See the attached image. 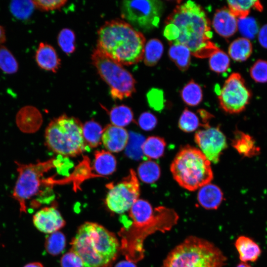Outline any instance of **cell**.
<instances>
[{
  "label": "cell",
  "instance_id": "1",
  "mask_svg": "<svg viewBox=\"0 0 267 267\" xmlns=\"http://www.w3.org/2000/svg\"><path fill=\"white\" fill-rule=\"evenodd\" d=\"M164 35L170 44L186 46L197 58L209 57L219 50L211 40V22L203 8L188 0L178 4L165 21Z\"/></svg>",
  "mask_w": 267,
  "mask_h": 267
},
{
  "label": "cell",
  "instance_id": "2",
  "mask_svg": "<svg viewBox=\"0 0 267 267\" xmlns=\"http://www.w3.org/2000/svg\"><path fill=\"white\" fill-rule=\"evenodd\" d=\"M145 39L123 20L106 21L97 32V48L122 65H132L143 58Z\"/></svg>",
  "mask_w": 267,
  "mask_h": 267
},
{
  "label": "cell",
  "instance_id": "3",
  "mask_svg": "<svg viewBox=\"0 0 267 267\" xmlns=\"http://www.w3.org/2000/svg\"><path fill=\"white\" fill-rule=\"evenodd\" d=\"M71 245V250L81 258L84 267H108L116 259L120 247L113 233L90 222L79 227Z\"/></svg>",
  "mask_w": 267,
  "mask_h": 267
},
{
  "label": "cell",
  "instance_id": "4",
  "mask_svg": "<svg viewBox=\"0 0 267 267\" xmlns=\"http://www.w3.org/2000/svg\"><path fill=\"white\" fill-rule=\"evenodd\" d=\"M227 258L212 242L191 236L167 255L162 267H223Z\"/></svg>",
  "mask_w": 267,
  "mask_h": 267
},
{
  "label": "cell",
  "instance_id": "5",
  "mask_svg": "<svg viewBox=\"0 0 267 267\" xmlns=\"http://www.w3.org/2000/svg\"><path fill=\"white\" fill-rule=\"evenodd\" d=\"M170 170L178 184L189 191L200 188L213 178L211 162L199 149L189 145L178 151Z\"/></svg>",
  "mask_w": 267,
  "mask_h": 267
},
{
  "label": "cell",
  "instance_id": "6",
  "mask_svg": "<svg viewBox=\"0 0 267 267\" xmlns=\"http://www.w3.org/2000/svg\"><path fill=\"white\" fill-rule=\"evenodd\" d=\"M47 148L63 156L75 157L86 149L83 125L74 117L62 115L51 121L44 134Z\"/></svg>",
  "mask_w": 267,
  "mask_h": 267
},
{
  "label": "cell",
  "instance_id": "7",
  "mask_svg": "<svg viewBox=\"0 0 267 267\" xmlns=\"http://www.w3.org/2000/svg\"><path fill=\"white\" fill-rule=\"evenodd\" d=\"M58 162L59 160L55 159L28 164L15 162L18 177L12 197L19 203L21 213H26L27 202L34 197L40 196L43 187L47 183L44 178V175L56 167Z\"/></svg>",
  "mask_w": 267,
  "mask_h": 267
},
{
  "label": "cell",
  "instance_id": "8",
  "mask_svg": "<svg viewBox=\"0 0 267 267\" xmlns=\"http://www.w3.org/2000/svg\"><path fill=\"white\" fill-rule=\"evenodd\" d=\"M91 59L100 77L110 88L113 99L122 100L135 92V80L122 65L110 59L97 48L93 51Z\"/></svg>",
  "mask_w": 267,
  "mask_h": 267
},
{
  "label": "cell",
  "instance_id": "9",
  "mask_svg": "<svg viewBox=\"0 0 267 267\" xmlns=\"http://www.w3.org/2000/svg\"><path fill=\"white\" fill-rule=\"evenodd\" d=\"M164 9V3L159 0H124L120 5L123 20L141 33L158 27Z\"/></svg>",
  "mask_w": 267,
  "mask_h": 267
},
{
  "label": "cell",
  "instance_id": "10",
  "mask_svg": "<svg viewBox=\"0 0 267 267\" xmlns=\"http://www.w3.org/2000/svg\"><path fill=\"white\" fill-rule=\"evenodd\" d=\"M105 203L108 208L116 214H123L130 210L138 199L139 183L135 172L130 170L129 174L115 184L107 185Z\"/></svg>",
  "mask_w": 267,
  "mask_h": 267
},
{
  "label": "cell",
  "instance_id": "11",
  "mask_svg": "<svg viewBox=\"0 0 267 267\" xmlns=\"http://www.w3.org/2000/svg\"><path fill=\"white\" fill-rule=\"evenodd\" d=\"M217 94L220 107L230 114H238L244 111L252 98L251 91L238 73H232Z\"/></svg>",
  "mask_w": 267,
  "mask_h": 267
},
{
  "label": "cell",
  "instance_id": "12",
  "mask_svg": "<svg viewBox=\"0 0 267 267\" xmlns=\"http://www.w3.org/2000/svg\"><path fill=\"white\" fill-rule=\"evenodd\" d=\"M194 140L199 149L214 163L219 162L221 154L227 146L226 137L219 127L209 126L197 131Z\"/></svg>",
  "mask_w": 267,
  "mask_h": 267
},
{
  "label": "cell",
  "instance_id": "13",
  "mask_svg": "<svg viewBox=\"0 0 267 267\" xmlns=\"http://www.w3.org/2000/svg\"><path fill=\"white\" fill-rule=\"evenodd\" d=\"M35 227L45 233L57 231L65 224L60 212L54 207H46L38 211L33 216Z\"/></svg>",
  "mask_w": 267,
  "mask_h": 267
},
{
  "label": "cell",
  "instance_id": "14",
  "mask_svg": "<svg viewBox=\"0 0 267 267\" xmlns=\"http://www.w3.org/2000/svg\"><path fill=\"white\" fill-rule=\"evenodd\" d=\"M129 139L127 131L123 127L112 124L103 129L101 142L110 152H119L126 147Z\"/></svg>",
  "mask_w": 267,
  "mask_h": 267
},
{
  "label": "cell",
  "instance_id": "15",
  "mask_svg": "<svg viewBox=\"0 0 267 267\" xmlns=\"http://www.w3.org/2000/svg\"><path fill=\"white\" fill-rule=\"evenodd\" d=\"M212 24L216 32L224 38L231 37L238 30V20L226 7L216 10Z\"/></svg>",
  "mask_w": 267,
  "mask_h": 267
},
{
  "label": "cell",
  "instance_id": "16",
  "mask_svg": "<svg viewBox=\"0 0 267 267\" xmlns=\"http://www.w3.org/2000/svg\"><path fill=\"white\" fill-rule=\"evenodd\" d=\"M16 123L19 130L25 133H34L41 127L43 117L40 111L33 106L21 108L16 116Z\"/></svg>",
  "mask_w": 267,
  "mask_h": 267
},
{
  "label": "cell",
  "instance_id": "17",
  "mask_svg": "<svg viewBox=\"0 0 267 267\" xmlns=\"http://www.w3.org/2000/svg\"><path fill=\"white\" fill-rule=\"evenodd\" d=\"M35 59L41 69L56 73L61 65V60L51 45L40 43L36 52Z\"/></svg>",
  "mask_w": 267,
  "mask_h": 267
},
{
  "label": "cell",
  "instance_id": "18",
  "mask_svg": "<svg viewBox=\"0 0 267 267\" xmlns=\"http://www.w3.org/2000/svg\"><path fill=\"white\" fill-rule=\"evenodd\" d=\"M232 146L244 157L252 158L261 153V148L250 134L238 130L234 132Z\"/></svg>",
  "mask_w": 267,
  "mask_h": 267
},
{
  "label": "cell",
  "instance_id": "19",
  "mask_svg": "<svg viewBox=\"0 0 267 267\" xmlns=\"http://www.w3.org/2000/svg\"><path fill=\"white\" fill-rule=\"evenodd\" d=\"M235 247L238 253L239 259L243 263L255 262L262 254V250L252 238L241 235L236 240Z\"/></svg>",
  "mask_w": 267,
  "mask_h": 267
},
{
  "label": "cell",
  "instance_id": "20",
  "mask_svg": "<svg viewBox=\"0 0 267 267\" xmlns=\"http://www.w3.org/2000/svg\"><path fill=\"white\" fill-rule=\"evenodd\" d=\"M197 200L200 205L207 210L217 209L223 200V193L217 185L209 183L199 188Z\"/></svg>",
  "mask_w": 267,
  "mask_h": 267
},
{
  "label": "cell",
  "instance_id": "21",
  "mask_svg": "<svg viewBox=\"0 0 267 267\" xmlns=\"http://www.w3.org/2000/svg\"><path fill=\"white\" fill-rule=\"evenodd\" d=\"M116 165V158L111 152L104 150L95 152L93 166L98 175L102 176L111 175L115 171Z\"/></svg>",
  "mask_w": 267,
  "mask_h": 267
},
{
  "label": "cell",
  "instance_id": "22",
  "mask_svg": "<svg viewBox=\"0 0 267 267\" xmlns=\"http://www.w3.org/2000/svg\"><path fill=\"white\" fill-rule=\"evenodd\" d=\"M168 55L177 67L182 72L186 71L190 64L191 52L185 46L179 44H170Z\"/></svg>",
  "mask_w": 267,
  "mask_h": 267
},
{
  "label": "cell",
  "instance_id": "23",
  "mask_svg": "<svg viewBox=\"0 0 267 267\" xmlns=\"http://www.w3.org/2000/svg\"><path fill=\"white\" fill-rule=\"evenodd\" d=\"M228 54L234 60L243 62L247 60L253 52V46L251 41L244 37L239 38L230 44Z\"/></svg>",
  "mask_w": 267,
  "mask_h": 267
},
{
  "label": "cell",
  "instance_id": "24",
  "mask_svg": "<svg viewBox=\"0 0 267 267\" xmlns=\"http://www.w3.org/2000/svg\"><path fill=\"white\" fill-rule=\"evenodd\" d=\"M228 9L240 19L247 17L252 9L262 11L263 6L259 0H227Z\"/></svg>",
  "mask_w": 267,
  "mask_h": 267
},
{
  "label": "cell",
  "instance_id": "25",
  "mask_svg": "<svg viewBox=\"0 0 267 267\" xmlns=\"http://www.w3.org/2000/svg\"><path fill=\"white\" fill-rule=\"evenodd\" d=\"M103 129L96 122L91 120L83 125V135L87 146L95 148L100 144Z\"/></svg>",
  "mask_w": 267,
  "mask_h": 267
},
{
  "label": "cell",
  "instance_id": "26",
  "mask_svg": "<svg viewBox=\"0 0 267 267\" xmlns=\"http://www.w3.org/2000/svg\"><path fill=\"white\" fill-rule=\"evenodd\" d=\"M164 51L162 43L158 39L149 40L145 44L143 61L149 67L155 65L161 59Z\"/></svg>",
  "mask_w": 267,
  "mask_h": 267
},
{
  "label": "cell",
  "instance_id": "27",
  "mask_svg": "<svg viewBox=\"0 0 267 267\" xmlns=\"http://www.w3.org/2000/svg\"><path fill=\"white\" fill-rule=\"evenodd\" d=\"M165 146L166 142L163 138L149 136L143 143L142 153L148 159H158L163 155Z\"/></svg>",
  "mask_w": 267,
  "mask_h": 267
},
{
  "label": "cell",
  "instance_id": "28",
  "mask_svg": "<svg viewBox=\"0 0 267 267\" xmlns=\"http://www.w3.org/2000/svg\"><path fill=\"white\" fill-rule=\"evenodd\" d=\"M180 95L185 104L195 106L199 105L202 100V89L197 83L191 80L183 87L180 91Z\"/></svg>",
  "mask_w": 267,
  "mask_h": 267
},
{
  "label": "cell",
  "instance_id": "29",
  "mask_svg": "<svg viewBox=\"0 0 267 267\" xmlns=\"http://www.w3.org/2000/svg\"><path fill=\"white\" fill-rule=\"evenodd\" d=\"M109 116L112 125L123 128L131 123L134 119L132 110L124 105L113 107L110 111Z\"/></svg>",
  "mask_w": 267,
  "mask_h": 267
},
{
  "label": "cell",
  "instance_id": "30",
  "mask_svg": "<svg viewBox=\"0 0 267 267\" xmlns=\"http://www.w3.org/2000/svg\"><path fill=\"white\" fill-rule=\"evenodd\" d=\"M137 173L138 176L142 181L151 183L159 179L161 171L158 164L153 161L147 160L139 165Z\"/></svg>",
  "mask_w": 267,
  "mask_h": 267
},
{
  "label": "cell",
  "instance_id": "31",
  "mask_svg": "<svg viewBox=\"0 0 267 267\" xmlns=\"http://www.w3.org/2000/svg\"><path fill=\"white\" fill-rule=\"evenodd\" d=\"M18 63L11 51L4 45L0 44V69L7 74L17 72Z\"/></svg>",
  "mask_w": 267,
  "mask_h": 267
},
{
  "label": "cell",
  "instance_id": "32",
  "mask_svg": "<svg viewBox=\"0 0 267 267\" xmlns=\"http://www.w3.org/2000/svg\"><path fill=\"white\" fill-rule=\"evenodd\" d=\"M66 246V238L64 235L60 231L51 233L46 238L45 248L48 253L53 256L62 253Z\"/></svg>",
  "mask_w": 267,
  "mask_h": 267
},
{
  "label": "cell",
  "instance_id": "33",
  "mask_svg": "<svg viewBox=\"0 0 267 267\" xmlns=\"http://www.w3.org/2000/svg\"><path fill=\"white\" fill-rule=\"evenodd\" d=\"M209 64L212 71L222 73L229 68L230 59L225 52L219 49L209 57Z\"/></svg>",
  "mask_w": 267,
  "mask_h": 267
},
{
  "label": "cell",
  "instance_id": "34",
  "mask_svg": "<svg viewBox=\"0 0 267 267\" xmlns=\"http://www.w3.org/2000/svg\"><path fill=\"white\" fill-rule=\"evenodd\" d=\"M9 7L14 16L23 20L31 16L35 7L32 0H13L11 2Z\"/></svg>",
  "mask_w": 267,
  "mask_h": 267
},
{
  "label": "cell",
  "instance_id": "35",
  "mask_svg": "<svg viewBox=\"0 0 267 267\" xmlns=\"http://www.w3.org/2000/svg\"><path fill=\"white\" fill-rule=\"evenodd\" d=\"M75 40L74 32L68 28L62 29L57 37L58 45L67 54H70L75 51Z\"/></svg>",
  "mask_w": 267,
  "mask_h": 267
},
{
  "label": "cell",
  "instance_id": "36",
  "mask_svg": "<svg viewBox=\"0 0 267 267\" xmlns=\"http://www.w3.org/2000/svg\"><path fill=\"white\" fill-rule=\"evenodd\" d=\"M199 125V120L196 114L185 108L178 120L179 129L182 131L189 133L195 131Z\"/></svg>",
  "mask_w": 267,
  "mask_h": 267
},
{
  "label": "cell",
  "instance_id": "37",
  "mask_svg": "<svg viewBox=\"0 0 267 267\" xmlns=\"http://www.w3.org/2000/svg\"><path fill=\"white\" fill-rule=\"evenodd\" d=\"M238 29L240 34L249 40L253 39L259 32L258 24L252 17L239 18Z\"/></svg>",
  "mask_w": 267,
  "mask_h": 267
},
{
  "label": "cell",
  "instance_id": "38",
  "mask_svg": "<svg viewBox=\"0 0 267 267\" xmlns=\"http://www.w3.org/2000/svg\"><path fill=\"white\" fill-rule=\"evenodd\" d=\"M250 74L257 83L267 82V61L263 59L257 60L251 67Z\"/></svg>",
  "mask_w": 267,
  "mask_h": 267
},
{
  "label": "cell",
  "instance_id": "39",
  "mask_svg": "<svg viewBox=\"0 0 267 267\" xmlns=\"http://www.w3.org/2000/svg\"><path fill=\"white\" fill-rule=\"evenodd\" d=\"M35 7L42 11H48L59 9L67 2L65 0H32Z\"/></svg>",
  "mask_w": 267,
  "mask_h": 267
},
{
  "label": "cell",
  "instance_id": "40",
  "mask_svg": "<svg viewBox=\"0 0 267 267\" xmlns=\"http://www.w3.org/2000/svg\"><path fill=\"white\" fill-rule=\"evenodd\" d=\"M132 136L133 138H132L131 142L130 141L131 143H130L129 144L130 147L127 150V154L130 157L135 159L139 158L142 153V146L144 140L143 136L141 135L133 134Z\"/></svg>",
  "mask_w": 267,
  "mask_h": 267
},
{
  "label": "cell",
  "instance_id": "41",
  "mask_svg": "<svg viewBox=\"0 0 267 267\" xmlns=\"http://www.w3.org/2000/svg\"><path fill=\"white\" fill-rule=\"evenodd\" d=\"M60 264L61 267H84L81 258L72 250L62 256Z\"/></svg>",
  "mask_w": 267,
  "mask_h": 267
},
{
  "label": "cell",
  "instance_id": "42",
  "mask_svg": "<svg viewBox=\"0 0 267 267\" xmlns=\"http://www.w3.org/2000/svg\"><path fill=\"white\" fill-rule=\"evenodd\" d=\"M148 103L154 109L161 110L163 106V94L161 90L151 89L147 94Z\"/></svg>",
  "mask_w": 267,
  "mask_h": 267
},
{
  "label": "cell",
  "instance_id": "43",
  "mask_svg": "<svg viewBox=\"0 0 267 267\" xmlns=\"http://www.w3.org/2000/svg\"><path fill=\"white\" fill-rule=\"evenodd\" d=\"M157 123L156 117L150 112L142 113L138 119L139 127L144 131L153 130Z\"/></svg>",
  "mask_w": 267,
  "mask_h": 267
},
{
  "label": "cell",
  "instance_id": "44",
  "mask_svg": "<svg viewBox=\"0 0 267 267\" xmlns=\"http://www.w3.org/2000/svg\"><path fill=\"white\" fill-rule=\"evenodd\" d=\"M258 36V41L261 46L267 48V24L261 28Z\"/></svg>",
  "mask_w": 267,
  "mask_h": 267
},
{
  "label": "cell",
  "instance_id": "45",
  "mask_svg": "<svg viewBox=\"0 0 267 267\" xmlns=\"http://www.w3.org/2000/svg\"><path fill=\"white\" fill-rule=\"evenodd\" d=\"M115 267H136L134 263L131 261H121L118 263Z\"/></svg>",
  "mask_w": 267,
  "mask_h": 267
},
{
  "label": "cell",
  "instance_id": "46",
  "mask_svg": "<svg viewBox=\"0 0 267 267\" xmlns=\"http://www.w3.org/2000/svg\"><path fill=\"white\" fill-rule=\"evenodd\" d=\"M6 41V35L4 28L0 25V44L4 43Z\"/></svg>",
  "mask_w": 267,
  "mask_h": 267
},
{
  "label": "cell",
  "instance_id": "47",
  "mask_svg": "<svg viewBox=\"0 0 267 267\" xmlns=\"http://www.w3.org/2000/svg\"><path fill=\"white\" fill-rule=\"evenodd\" d=\"M23 267H44L43 265L39 262L31 263L26 265Z\"/></svg>",
  "mask_w": 267,
  "mask_h": 267
},
{
  "label": "cell",
  "instance_id": "48",
  "mask_svg": "<svg viewBox=\"0 0 267 267\" xmlns=\"http://www.w3.org/2000/svg\"><path fill=\"white\" fill-rule=\"evenodd\" d=\"M236 267H252L249 265L247 263L241 262L239 263V264H238Z\"/></svg>",
  "mask_w": 267,
  "mask_h": 267
}]
</instances>
